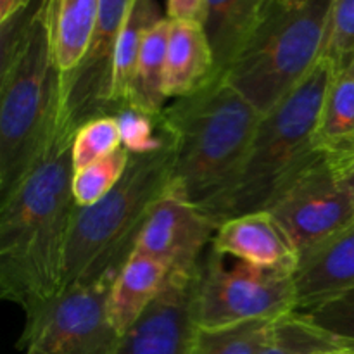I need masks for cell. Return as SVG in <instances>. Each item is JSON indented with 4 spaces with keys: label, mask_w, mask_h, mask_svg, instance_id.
Listing matches in <instances>:
<instances>
[{
    "label": "cell",
    "mask_w": 354,
    "mask_h": 354,
    "mask_svg": "<svg viewBox=\"0 0 354 354\" xmlns=\"http://www.w3.org/2000/svg\"><path fill=\"white\" fill-rule=\"evenodd\" d=\"M76 127L57 121L47 149L0 199V296L24 318L62 292L73 218L71 145Z\"/></svg>",
    "instance_id": "cell-1"
},
{
    "label": "cell",
    "mask_w": 354,
    "mask_h": 354,
    "mask_svg": "<svg viewBox=\"0 0 354 354\" xmlns=\"http://www.w3.org/2000/svg\"><path fill=\"white\" fill-rule=\"evenodd\" d=\"M332 66L322 57L310 75L263 114L241 169L221 192L197 203L218 225L265 209L280 189L322 154L315 147Z\"/></svg>",
    "instance_id": "cell-2"
},
{
    "label": "cell",
    "mask_w": 354,
    "mask_h": 354,
    "mask_svg": "<svg viewBox=\"0 0 354 354\" xmlns=\"http://www.w3.org/2000/svg\"><path fill=\"white\" fill-rule=\"evenodd\" d=\"M261 116L221 73L165 107L162 120L175 144V178L196 203L234 180Z\"/></svg>",
    "instance_id": "cell-3"
},
{
    "label": "cell",
    "mask_w": 354,
    "mask_h": 354,
    "mask_svg": "<svg viewBox=\"0 0 354 354\" xmlns=\"http://www.w3.org/2000/svg\"><path fill=\"white\" fill-rule=\"evenodd\" d=\"M61 109V76L38 12L3 38L0 66V199L35 162L54 135Z\"/></svg>",
    "instance_id": "cell-4"
},
{
    "label": "cell",
    "mask_w": 354,
    "mask_h": 354,
    "mask_svg": "<svg viewBox=\"0 0 354 354\" xmlns=\"http://www.w3.org/2000/svg\"><path fill=\"white\" fill-rule=\"evenodd\" d=\"M175 144L131 156L123 178L107 196L76 207L64 263L62 290L118 275L133 252L149 213L175 178Z\"/></svg>",
    "instance_id": "cell-5"
},
{
    "label": "cell",
    "mask_w": 354,
    "mask_h": 354,
    "mask_svg": "<svg viewBox=\"0 0 354 354\" xmlns=\"http://www.w3.org/2000/svg\"><path fill=\"white\" fill-rule=\"evenodd\" d=\"M330 0L283 7L268 16L221 75L261 114L279 106L322 59Z\"/></svg>",
    "instance_id": "cell-6"
},
{
    "label": "cell",
    "mask_w": 354,
    "mask_h": 354,
    "mask_svg": "<svg viewBox=\"0 0 354 354\" xmlns=\"http://www.w3.org/2000/svg\"><path fill=\"white\" fill-rule=\"evenodd\" d=\"M194 318L199 328H221L279 320L297 310L294 273L251 263L227 261L211 249L201 259L194 283Z\"/></svg>",
    "instance_id": "cell-7"
},
{
    "label": "cell",
    "mask_w": 354,
    "mask_h": 354,
    "mask_svg": "<svg viewBox=\"0 0 354 354\" xmlns=\"http://www.w3.org/2000/svg\"><path fill=\"white\" fill-rule=\"evenodd\" d=\"M114 279L116 275H107L57 294L24 318L17 349L23 354H114L121 341L107 315Z\"/></svg>",
    "instance_id": "cell-8"
},
{
    "label": "cell",
    "mask_w": 354,
    "mask_h": 354,
    "mask_svg": "<svg viewBox=\"0 0 354 354\" xmlns=\"http://www.w3.org/2000/svg\"><path fill=\"white\" fill-rule=\"evenodd\" d=\"M277 218L299 254L354 228V199L322 152L270 201Z\"/></svg>",
    "instance_id": "cell-9"
},
{
    "label": "cell",
    "mask_w": 354,
    "mask_h": 354,
    "mask_svg": "<svg viewBox=\"0 0 354 354\" xmlns=\"http://www.w3.org/2000/svg\"><path fill=\"white\" fill-rule=\"evenodd\" d=\"M216 228V221L173 178L149 213L133 251L156 258L169 273L194 275Z\"/></svg>",
    "instance_id": "cell-10"
},
{
    "label": "cell",
    "mask_w": 354,
    "mask_h": 354,
    "mask_svg": "<svg viewBox=\"0 0 354 354\" xmlns=\"http://www.w3.org/2000/svg\"><path fill=\"white\" fill-rule=\"evenodd\" d=\"M196 275L169 273L162 292L121 335L114 354H192L199 328L192 308Z\"/></svg>",
    "instance_id": "cell-11"
},
{
    "label": "cell",
    "mask_w": 354,
    "mask_h": 354,
    "mask_svg": "<svg viewBox=\"0 0 354 354\" xmlns=\"http://www.w3.org/2000/svg\"><path fill=\"white\" fill-rule=\"evenodd\" d=\"M133 2L135 0H100L99 24L92 47L73 80L59 120L71 121L78 128L90 118L109 114L107 95L114 45Z\"/></svg>",
    "instance_id": "cell-12"
},
{
    "label": "cell",
    "mask_w": 354,
    "mask_h": 354,
    "mask_svg": "<svg viewBox=\"0 0 354 354\" xmlns=\"http://www.w3.org/2000/svg\"><path fill=\"white\" fill-rule=\"evenodd\" d=\"M211 249L237 261L294 275L301 258L282 225L266 209L239 214L218 225Z\"/></svg>",
    "instance_id": "cell-13"
},
{
    "label": "cell",
    "mask_w": 354,
    "mask_h": 354,
    "mask_svg": "<svg viewBox=\"0 0 354 354\" xmlns=\"http://www.w3.org/2000/svg\"><path fill=\"white\" fill-rule=\"evenodd\" d=\"M37 12L47 30L55 68L61 76V116L73 80L92 47L100 0H41Z\"/></svg>",
    "instance_id": "cell-14"
},
{
    "label": "cell",
    "mask_w": 354,
    "mask_h": 354,
    "mask_svg": "<svg viewBox=\"0 0 354 354\" xmlns=\"http://www.w3.org/2000/svg\"><path fill=\"white\" fill-rule=\"evenodd\" d=\"M297 310L310 311L354 286V228L301 254L296 270Z\"/></svg>",
    "instance_id": "cell-15"
},
{
    "label": "cell",
    "mask_w": 354,
    "mask_h": 354,
    "mask_svg": "<svg viewBox=\"0 0 354 354\" xmlns=\"http://www.w3.org/2000/svg\"><path fill=\"white\" fill-rule=\"evenodd\" d=\"M272 6L273 0H206L201 24L213 52L216 75L241 54Z\"/></svg>",
    "instance_id": "cell-16"
},
{
    "label": "cell",
    "mask_w": 354,
    "mask_h": 354,
    "mask_svg": "<svg viewBox=\"0 0 354 354\" xmlns=\"http://www.w3.org/2000/svg\"><path fill=\"white\" fill-rule=\"evenodd\" d=\"M169 270L147 254L133 251L118 272L109 297L107 315L121 335L130 330L147 308L158 299L168 280Z\"/></svg>",
    "instance_id": "cell-17"
},
{
    "label": "cell",
    "mask_w": 354,
    "mask_h": 354,
    "mask_svg": "<svg viewBox=\"0 0 354 354\" xmlns=\"http://www.w3.org/2000/svg\"><path fill=\"white\" fill-rule=\"evenodd\" d=\"M213 76H216V69L203 24L171 21L165 73L166 99L189 95Z\"/></svg>",
    "instance_id": "cell-18"
},
{
    "label": "cell",
    "mask_w": 354,
    "mask_h": 354,
    "mask_svg": "<svg viewBox=\"0 0 354 354\" xmlns=\"http://www.w3.org/2000/svg\"><path fill=\"white\" fill-rule=\"evenodd\" d=\"M161 9L156 0H135L124 19L123 28L118 35L116 45L113 52V64H111L109 95L107 106L109 114L114 107L130 102L131 86H133L135 71H137L138 55L142 44L154 24L162 19Z\"/></svg>",
    "instance_id": "cell-19"
},
{
    "label": "cell",
    "mask_w": 354,
    "mask_h": 354,
    "mask_svg": "<svg viewBox=\"0 0 354 354\" xmlns=\"http://www.w3.org/2000/svg\"><path fill=\"white\" fill-rule=\"evenodd\" d=\"M354 137V59L349 64L332 69L330 82L318 120L315 147L332 154Z\"/></svg>",
    "instance_id": "cell-20"
},
{
    "label": "cell",
    "mask_w": 354,
    "mask_h": 354,
    "mask_svg": "<svg viewBox=\"0 0 354 354\" xmlns=\"http://www.w3.org/2000/svg\"><path fill=\"white\" fill-rule=\"evenodd\" d=\"M169 31H171V19L162 17L145 35L138 55L130 102H128L130 106L152 114H161L168 106L166 104L168 99L165 95V73Z\"/></svg>",
    "instance_id": "cell-21"
},
{
    "label": "cell",
    "mask_w": 354,
    "mask_h": 354,
    "mask_svg": "<svg viewBox=\"0 0 354 354\" xmlns=\"http://www.w3.org/2000/svg\"><path fill=\"white\" fill-rule=\"evenodd\" d=\"M261 354H354L335 335L318 327L304 311L275 320L272 337Z\"/></svg>",
    "instance_id": "cell-22"
},
{
    "label": "cell",
    "mask_w": 354,
    "mask_h": 354,
    "mask_svg": "<svg viewBox=\"0 0 354 354\" xmlns=\"http://www.w3.org/2000/svg\"><path fill=\"white\" fill-rule=\"evenodd\" d=\"M275 320H258L221 328H197L192 354H261Z\"/></svg>",
    "instance_id": "cell-23"
},
{
    "label": "cell",
    "mask_w": 354,
    "mask_h": 354,
    "mask_svg": "<svg viewBox=\"0 0 354 354\" xmlns=\"http://www.w3.org/2000/svg\"><path fill=\"white\" fill-rule=\"evenodd\" d=\"M111 114L118 121L123 147L131 156L151 154L173 142L171 133L162 120V113L152 114L130 104H123L114 107Z\"/></svg>",
    "instance_id": "cell-24"
},
{
    "label": "cell",
    "mask_w": 354,
    "mask_h": 354,
    "mask_svg": "<svg viewBox=\"0 0 354 354\" xmlns=\"http://www.w3.org/2000/svg\"><path fill=\"white\" fill-rule=\"evenodd\" d=\"M131 154L124 147L111 152L106 158L76 169L73 176V196L78 207L95 204L111 192L123 178Z\"/></svg>",
    "instance_id": "cell-25"
},
{
    "label": "cell",
    "mask_w": 354,
    "mask_h": 354,
    "mask_svg": "<svg viewBox=\"0 0 354 354\" xmlns=\"http://www.w3.org/2000/svg\"><path fill=\"white\" fill-rule=\"evenodd\" d=\"M120 147H123V140L113 114H99L83 121L76 128L71 145L75 171L106 158Z\"/></svg>",
    "instance_id": "cell-26"
},
{
    "label": "cell",
    "mask_w": 354,
    "mask_h": 354,
    "mask_svg": "<svg viewBox=\"0 0 354 354\" xmlns=\"http://www.w3.org/2000/svg\"><path fill=\"white\" fill-rule=\"evenodd\" d=\"M322 57L330 62L332 69L354 59V0H330Z\"/></svg>",
    "instance_id": "cell-27"
},
{
    "label": "cell",
    "mask_w": 354,
    "mask_h": 354,
    "mask_svg": "<svg viewBox=\"0 0 354 354\" xmlns=\"http://www.w3.org/2000/svg\"><path fill=\"white\" fill-rule=\"evenodd\" d=\"M304 313L354 353V286Z\"/></svg>",
    "instance_id": "cell-28"
},
{
    "label": "cell",
    "mask_w": 354,
    "mask_h": 354,
    "mask_svg": "<svg viewBox=\"0 0 354 354\" xmlns=\"http://www.w3.org/2000/svg\"><path fill=\"white\" fill-rule=\"evenodd\" d=\"M206 0H168V16L171 21L203 23Z\"/></svg>",
    "instance_id": "cell-29"
},
{
    "label": "cell",
    "mask_w": 354,
    "mask_h": 354,
    "mask_svg": "<svg viewBox=\"0 0 354 354\" xmlns=\"http://www.w3.org/2000/svg\"><path fill=\"white\" fill-rule=\"evenodd\" d=\"M30 0H0V24L2 28L9 26L17 19L21 12L26 9Z\"/></svg>",
    "instance_id": "cell-30"
},
{
    "label": "cell",
    "mask_w": 354,
    "mask_h": 354,
    "mask_svg": "<svg viewBox=\"0 0 354 354\" xmlns=\"http://www.w3.org/2000/svg\"><path fill=\"white\" fill-rule=\"evenodd\" d=\"M328 162H330V166L334 168L335 175H337L339 178L342 180V183L348 187V190L351 192L354 199V158L346 159V161H330V159H328Z\"/></svg>",
    "instance_id": "cell-31"
},
{
    "label": "cell",
    "mask_w": 354,
    "mask_h": 354,
    "mask_svg": "<svg viewBox=\"0 0 354 354\" xmlns=\"http://www.w3.org/2000/svg\"><path fill=\"white\" fill-rule=\"evenodd\" d=\"M330 161H346V159L354 158V137L349 144H346L344 147L339 149V151L332 152V154H325Z\"/></svg>",
    "instance_id": "cell-32"
},
{
    "label": "cell",
    "mask_w": 354,
    "mask_h": 354,
    "mask_svg": "<svg viewBox=\"0 0 354 354\" xmlns=\"http://www.w3.org/2000/svg\"><path fill=\"white\" fill-rule=\"evenodd\" d=\"M275 2L283 7H290V9H294V7H303L308 0H275Z\"/></svg>",
    "instance_id": "cell-33"
}]
</instances>
